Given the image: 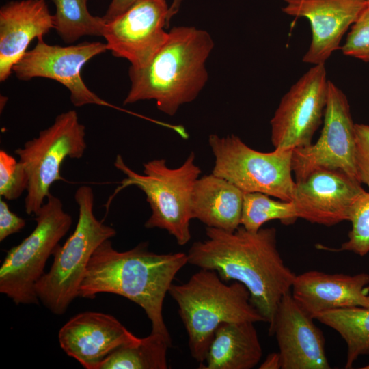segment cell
I'll list each match as a JSON object with an SVG mask.
<instances>
[{
    "instance_id": "cell-3",
    "label": "cell",
    "mask_w": 369,
    "mask_h": 369,
    "mask_svg": "<svg viewBox=\"0 0 369 369\" xmlns=\"http://www.w3.org/2000/svg\"><path fill=\"white\" fill-rule=\"evenodd\" d=\"M213 48V40L206 31L193 26L174 27L146 67H129L131 85L123 104L154 100L159 110L174 115L205 86L208 77L206 62Z\"/></svg>"
},
{
    "instance_id": "cell-4",
    "label": "cell",
    "mask_w": 369,
    "mask_h": 369,
    "mask_svg": "<svg viewBox=\"0 0 369 369\" xmlns=\"http://www.w3.org/2000/svg\"><path fill=\"white\" fill-rule=\"evenodd\" d=\"M168 293L178 305L191 355L199 366L221 324L266 322L251 303L247 288L238 282L224 283L214 270L200 269L185 283L172 284Z\"/></svg>"
},
{
    "instance_id": "cell-20",
    "label": "cell",
    "mask_w": 369,
    "mask_h": 369,
    "mask_svg": "<svg viewBox=\"0 0 369 369\" xmlns=\"http://www.w3.org/2000/svg\"><path fill=\"white\" fill-rule=\"evenodd\" d=\"M245 193L228 180L213 173L199 178L192 198L193 219L228 232L241 226Z\"/></svg>"
},
{
    "instance_id": "cell-8",
    "label": "cell",
    "mask_w": 369,
    "mask_h": 369,
    "mask_svg": "<svg viewBox=\"0 0 369 369\" xmlns=\"http://www.w3.org/2000/svg\"><path fill=\"white\" fill-rule=\"evenodd\" d=\"M208 143L215 156L212 173L225 178L245 193L258 192L292 201L293 150L262 152L246 145L240 137L211 134Z\"/></svg>"
},
{
    "instance_id": "cell-27",
    "label": "cell",
    "mask_w": 369,
    "mask_h": 369,
    "mask_svg": "<svg viewBox=\"0 0 369 369\" xmlns=\"http://www.w3.org/2000/svg\"><path fill=\"white\" fill-rule=\"evenodd\" d=\"M29 183L23 165L4 150H0V196L6 200L18 198Z\"/></svg>"
},
{
    "instance_id": "cell-25",
    "label": "cell",
    "mask_w": 369,
    "mask_h": 369,
    "mask_svg": "<svg viewBox=\"0 0 369 369\" xmlns=\"http://www.w3.org/2000/svg\"><path fill=\"white\" fill-rule=\"evenodd\" d=\"M297 219L292 201L275 200L258 192L244 194L241 226L247 230L257 232L271 220L278 219L290 225Z\"/></svg>"
},
{
    "instance_id": "cell-32",
    "label": "cell",
    "mask_w": 369,
    "mask_h": 369,
    "mask_svg": "<svg viewBox=\"0 0 369 369\" xmlns=\"http://www.w3.org/2000/svg\"><path fill=\"white\" fill-rule=\"evenodd\" d=\"M260 369H280L282 368L281 357L279 353H269L260 364Z\"/></svg>"
},
{
    "instance_id": "cell-1",
    "label": "cell",
    "mask_w": 369,
    "mask_h": 369,
    "mask_svg": "<svg viewBox=\"0 0 369 369\" xmlns=\"http://www.w3.org/2000/svg\"><path fill=\"white\" fill-rule=\"evenodd\" d=\"M207 238L193 243L188 263L215 271L223 281L234 280L248 290L252 305L270 325L278 304L291 291L296 274L285 264L275 228L236 230L206 227Z\"/></svg>"
},
{
    "instance_id": "cell-33",
    "label": "cell",
    "mask_w": 369,
    "mask_h": 369,
    "mask_svg": "<svg viewBox=\"0 0 369 369\" xmlns=\"http://www.w3.org/2000/svg\"><path fill=\"white\" fill-rule=\"evenodd\" d=\"M363 369H369V364L362 367Z\"/></svg>"
},
{
    "instance_id": "cell-11",
    "label": "cell",
    "mask_w": 369,
    "mask_h": 369,
    "mask_svg": "<svg viewBox=\"0 0 369 369\" xmlns=\"http://www.w3.org/2000/svg\"><path fill=\"white\" fill-rule=\"evenodd\" d=\"M355 150V123L348 99L329 81L323 127L318 139L315 144L293 150L295 180L320 168L340 169L357 178Z\"/></svg>"
},
{
    "instance_id": "cell-21",
    "label": "cell",
    "mask_w": 369,
    "mask_h": 369,
    "mask_svg": "<svg viewBox=\"0 0 369 369\" xmlns=\"http://www.w3.org/2000/svg\"><path fill=\"white\" fill-rule=\"evenodd\" d=\"M262 348L252 322L223 323L216 329L203 369H251L260 361Z\"/></svg>"
},
{
    "instance_id": "cell-30",
    "label": "cell",
    "mask_w": 369,
    "mask_h": 369,
    "mask_svg": "<svg viewBox=\"0 0 369 369\" xmlns=\"http://www.w3.org/2000/svg\"><path fill=\"white\" fill-rule=\"evenodd\" d=\"M25 225V220L12 212L5 200L1 197L0 241L2 242L8 236L20 232Z\"/></svg>"
},
{
    "instance_id": "cell-10",
    "label": "cell",
    "mask_w": 369,
    "mask_h": 369,
    "mask_svg": "<svg viewBox=\"0 0 369 369\" xmlns=\"http://www.w3.org/2000/svg\"><path fill=\"white\" fill-rule=\"evenodd\" d=\"M329 81L325 64H316L284 95L270 122L275 149L294 150L312 144L324 118Z\"/></svg>"
},
{
    "instance_id": "cell-31",
    "label": "cell",
    "mask_w": 369,
    "mask_h": 369,
    "mask_svg": "<svg viewBox=\"0 0 369 369\" xmlns=\"http://www.w3.org/2000/svg\"><path fill=\"white\" fill-rule=\"evenodd\" d=\"M138 0H112L107 12L102 17L106 23H108L126 12ZM182 1L183 0H173L169 5L167 16L168 24H169L172 18L178 13Z\"/></svg>"
},
{
    "instance_id": "cell-18",
    "label": "cell",
    "mask_w": 369,
    "mask_h": 369,
    "mask_svg": "<svg viewBox=\"0 0 369 369\" xmlns=\"http://www.w3.org/2000/svg\"><path fill=\"white\" fill-rule=\"evenodd\" d=\"M54 29L53 14L45 0L8 2L0 8V81L12 74L14 66L34 38Z\"/></svg>"
},
{
    "instance_id": "cell-26",
    "label": "cell",
    "mask_w": 369,
    "mask_h": 369,
    "mask_svg": "<svg viewBox=\"0 0 369 369\" xmlns=\"http://www.w3.org/2000/svg\"><path fill=\"white\" fill-rule=\"evenodd\" d=\"M348 221L351 230L348 239L338 251H346L364 256L369 253V191H364L353 204Z\"/></svg>"
},
{
    "instance_id": "cell-28",
    "label": "cell",
    "mask_w": 369,
    "mask_h": 369,
    "mask_svg": "<svg viewBox=\"0 0 369 369\" xmlns=\"http://www.w3.org/2000/svg\"><path fill=\"white\" fill-rule=\"evenodd\" d=\"M341 49L346 56L369 63V0L351 26Z\"/></svg>"
},
{
    "instance_id": "cell-14",
    "label": "cell",
    "mask_w": 369,
    "mask_h": 369,
    "mask_svg": "<svg viewBox=\"0 0 369 369\" xmlns=\"http://www.w3.org/2000/svg\"><path fill=\"white\" fill-rule=\"evenodd\" d=\"M365 191L361 182L336 169H316L295 181L292 202L298 218L331 226L348 221L351 208Z\"/></svg>"
},
{
    "instance_id": "cell-16",
    "label": "cell",
    "mask_w": 369,
    "mask_h": 369,
    "mask_svg": "<svg viewBox=\"0 0 369 369\" xmlns=\"http://www.w3.org/2000/svg\"><path fill=\"white\" fill-rule=\"evenodd\" d=\"M113 316L83 312L70 318L59 329L62 349L85 369H98L118 348L140 340Z\"/></svg>"
},
{
    "instance_id": "cell-15",
    "label": "cell",
    "mask_w": 369,
    "mask_h": 369,
    "mask_svg": "<svg viewBox=\"0 0 369 369\" xmlns=\"http://www.w3.org/2000/svg\"><path fill=\"white\" fill-rule=\"evenodd\" d=\"M294 299L291 291L280 300L269 334L275 336L282 369H329L323 332Z\"/></svg>"
},
{
    "instance_id": "cell-22",
    "label": "cell",
    "mask_w": 369,
    "mask_h": 369,
    "mask_svg": "<svg viewBox=\"0 0 369 369\" xmlns=\"http://www.w3.org/2000/svg\"><path fill=\"white\" fill-rule=\"evenodd\" d=\"M313 318L336 331L345 341L347 353L344 368H351L360 356L369 355V308L331 310Z\"/></svg>"
},
{
    "instance_id": "cell-23",
    "label": "cell",
    "mask_w": 369,
    "mask_h": 369,
    "mask_svg": "<svg viewBox=\"0 0 369 369\" xmlns=\"http://www.w3.org/2000/svg\"><path fill=\"white\" fill-rule=\"evenodd\" d=\"M172 342L163 336L150 333L135 344L113 351L98 369H167V353Z\"/></svg>"
},
{
    "instance_id": "cell-2",
    "label": "cell",
    "mask_w": 369,
    "mask_h": 369,
    "mask_svg": "<svg viewBox=\"0 0 369 369\" xmlns=\"http://www.w3.org/2000/svg\"><path fill=\"white\" fill-rule=\"evenodd\" d=\"M188 263L184 252L156 254L146 242L120 251L110 239L92 254L79 288V297L99 293L124 297L140 306L151 323V333L172 342L163 314V302L178 271Z\"/></svg>"
},
{
    "instance_id": "cell-5",
    "label": "cell",
    "mask_w": 369,
    "mask_h": 369,
    "mask_svg": "<svg viewBox=\"0 0 369 369\" xmlns=\"http://www.w3.org/2000/svg\"><path fill=\"white\" fill-rule=\"evenodd\" d=\"M74 200L79 208L75 229L63 245L56 247L50 269L35 286L39 301L56 315L64 314L79 297L80 286L95 250L105 241L116 235L113 228L104 224L94 215L92 187H79Z\"/></svg>"
},
{
    "instance_id": "cell-24",
    "label": "cell",
    "mask_w": 369,
    "mask_h": 369,
    "mask_svg": "<svg viewBox=\"0 0 369 369\" xmlns=\"http://www.w3.org/2000/svg\"><path fill=\"white\" fill-rule=\"evenodd\" d=\"M54 29L66 44L83 36L103 37L106 22L102 17L92 16L88 11L87 0H53Z\"/></svg>"
},
{
    "instance_id": "cell-17",
    "label": "cell",
    "mask_w": 369,
    "mask_h": 369,
    "mask_svg": "<svg viewBox=\"0 0 369 369\" xmlns=\"http://www.w3.org/2000/svg\"><path fill=\"white\" fill-rule=\"evenodd\" d=\"M282 11L310 23L312 40L303 57L308 64H325L339 49L344 34L355 22L367 0H284Z\"/></svg>"
},
{
    "instance_id": "cell-29",
    "label": "cell",
    "mask_w": 369,
    "mask_h": 369,
    "mask_svg": "<svg viewBox=\"0 0 369 369\" xmlns=\"http://www.w3.org/2000/svg\"><path fill=\"white\" fill-rule=\"evenodd\" d=\"M355 165L357 178L369 188V125L355 124Z\"/></svg>"
},
{
    "instance_id": "cell-12",
    "label": "cell",
    "mask_w": 369,
    "mask_h": 369,
    "mask_svg": "<svg viewBox=\"0 0 369 369\" xmlns=\"http://www.w3.org/2000/svg\"><path fill=\"white\" fill-rule=\"evenodd\" d=\"M27 51L14 66L12 72L21 81L36 77L55 80L70 92V100L75 107L86 105L111 106L92 92L83 82L81 72L94 57L108 51L106 43L83 42L62 46L46 43L43 38Z\"/></svg>"
},
{
    "instance_id": "cell-7",
    "label": "cell",
    "mask_w": 369,
    "mask_h": 369,
    "mask_svg": "<svg viewBox=\"0 0 369 369\" xmlns=\"http://www.w3.org/2000/svg\"><path fill=\"white\" fill-rule=\"evenodd\" d=\"M35 215L33 230L7 251L0 267V292L16 305L38 304L36 284L72 223L60 199L51 193Z\"/></svg>"
},
{
    "instance_id": "cell-13",
    "label": "cell",
    "mask_w": 369,
    "mask_h": 369,
    "mask_svg": "<svg viewBox=\"0 0 369 369\" xmlns=\"http://www.w3.org/2000/svg\"><path fill=\"white\" fill-rule=\"evenodd\" d=\"M169 5L166 0H138L106 23L103 37L108 51L135 68L146 67L166 42Z\"/></svg>"
},
{
    "instance_id": "cell-19",
    "label": "cell",
    "mask_w": 369,
    "mask_h": 369,
    "mask_svg": "<svg viewBox=\"0 0 369 369\" xmlns=\"http://www.w3.org/2000/svg\"><path fill=\"white\" fill-rule=\"evenodd\" d=\"M368 284L369 274L366 273L350 275L309 271L296 275L291 293L313 318L318 313L331 310L355 306L369 308V295L365 291V286Z\"/></svg>"
},
{
    "instance_id": "cell-6",
    "label": "cell",
    "mask_w": 369,
    "mask_h": 369,
    "mask_svg": "<svg viewBox=\"0 0 369 369\" xmlns=\"http://www.w3.org/2000/svg\"><path fill=\"white\" fill-rule=\"evenodd\" d=\"M191 152L181 166L170 168L165 159H154L143 164V174L131 169L120 155L115 167L126 176L122 187L135 185L146 196L152 213L144 226L165 230L179 245L191 238L190 221L193 219L191 198L201 173Z\"/></svg>"
},
{
    "instance_id": "cell-9",
    "label": "cell",
    "mask_w": 369,
    "mask_h": 369,
    "mask_svg": "<svg viewBox=\"0 0 369 369\" xmlns=\"http://www.w3.org/2000/svg\"><path fill=\"white\" fill-rule=\"evenodd\" d=\"M87 148L85 127L75 110L58 115L52 125L40 131L38 137L15 150L29 178L25 210L37 214L50 194L51 186L64 180L60 167L66 158L81 159Z\"/></svg>"
}]
</instances>
